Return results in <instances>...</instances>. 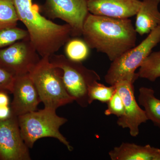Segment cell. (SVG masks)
Masks as SVG:
<instances>
[{"instance_id":"8992f818","label":"cell","mask_w":160,"mask_h":160,"mask_svg":"<svg viewBox=\"0 0 160 160\" xmlns=\"http://www.w3.org/2000/svg\"><path fill=\"white\" fill-rule=\"evenodd\" d=\"M160 42V26L151 31L137 46L127 50L114 61L105 75V82L114 86L119 81L128 80L135 82L139 76L135 71L139 68L152 49Z\"/></svg>"},{"instance_id":"9c48e42d","label":"cell","mask_w":160,"mask_h":160,"mask_svg":"<svg viewBox=\"0 0 160 160\" xmlns=\"http://www.w3.org/2000/svg\"><path fill=\"white\" fill-rule=\"evenodd\" d=\"M0 160H30L29 147L22 138L18 117L0 120Z\"/></svg>"},{"instance_id":"ffe728a7","label":"cell","mask_w":160,"mask_h":160,"mask_svg":"<svg viewBox=\"0 0 160 160\" xmlns=\"http://www.w3.org/2000/svg\"><path fill=\"white\" fill-rule=\"evenodd\" d=\"M27 30L16 27L0 30V49L29 38Z\"/></svg>"},{"instance_id":"ba28073f","label":"cell","mask_w":160,"mask_h":160,"mask_svg":"<svg viewBox=\"0 0 160 160\" xmlns=\"http://www.w3.org/2000/svg\"><path fill=\"white\" fill-rule=\"evenodd\" d=\"M29 38L0 49V66L15 75L29 73L41 58Z\"/></svg>"},{"instance_id":"277c9868","label":"cell","mask_w":160,"mask_h":160,"mask_svg":"<svg viewBox=\"0 0 160 160\" xmlns=\"http://www.w3.org/2000/svg\"><path fill=\"white\" fill-rule=\"evenodd\" d=\"M29 73L45 108L57 110L74 102L65 88L60 69L52 64L49 57L42 58Z\"/></svg>"},{"instance_id":"6da1fadb","label":"cell","mask_w":160,"mask_h":160,"mask_svg":"<svg viewBox=\"0 0 160 160\" xmlns=\"http://www.w3.org/2000/svg\"><path fill=\"white\" fill-rule=\"evenodd\" d=\"M137 33L129 18L89 13L83 25V39L90 49L104 53L111 62L136 46Z\"/></svg>"},{"instance_id":"52a82bcc","label":"cell","mask_w":160,"mask_h":160,"mask_svg":"<svg viewBox=\"0 0 160 160\" xmlns=\"http://www.w3.org/2000/svg\"><path fill=\"white\" fill-rule=\"evenodd\" d=\"M47 17L60 19L72 29V37L82 35L83 25L89 14L86 0H46L40 7Z\"/></svg>"},{"instance_id":"5b68a950","label":"cell","mask_w":160,"mask_h":160,"mask_svg":"<svg viewBox=\"0 0 160 160\" xmlns=\"http://www.w3.org/2000/svg\"><path fill=\"white\" fill-rule=\"evenodd\" d=\"M49 60L55 67L60 69L66 91L74 101L83 108L89 106V87L95 82L101 80L97 72L64 55L53 54L49 57Z\"/></svg>"},{"instance_id":"e0dca14e","label":"cell","mask_w":160,"mask_h":160,"mask_svg":"<svg viewBox=\"0 0 160 160\" xmlns=\"http://www.w3.org/2000/svg\"><path fill=\"white\" fill-rule=\"evenodd\" d=\"M89 49L84 39L77 38H70L65 45L66 56L74 62H82L86 60L89 55Z\"/></svg>"},{"instance_id":"30bf717a","label":"cell","mask_w":160,"mask_h":160,"mask_svg":"<svg viewBox=\"0 0 160 160\" xmlns=\"http://www.w3.org/2000/svg\"><path fill=\"white\" fill-rule=\"evenodd\" d=\"M133 83L128 80H122L114 86L125 106L124 114L118 118L117 123L123 129H129L130 135L136 137L139 133L140 125L146 123L148 119L145 111L140 107L136 100Z\"/></svg>"},{"instance_id":"d6986e66","label":"cell","mask_w":160,"mask_h":160,"mask_svg":"<svg viewBox=\"0 0 160 160\" xmlns=\"http://www.w3.org/2000/svg\"><path fill=\"white\" fill-rule=\"evenodd\" d=\"M116 91L115 86H107L99 82L98 81L95 82L89 87L88 92L89 105L95 100L107 103Z\"/></svg>"},{"instance_id":"44dd1931","label":"cell","mask_w":160,"mask_h":160,"mask_svg":"<svg viewBox=\"0 0 160 160\" xmlns=\"http://www.w3.org/2000/svg\"><path fill=\"white\" fill-rule=\"evenodd\" d=\"M107 103V108L104 112L106 115H114L119 118L124 115L125 112L124 103L117 90Z\"/></svg>"},{"instance_id":"3957f363","label":"cell","mask_w":160,"mask_h":160,"mask_svg":"<svg viewBox=\"0 0 160 160\" xmlns=\"http://www.w3.org/2000/svg\"><path fill=\"white\" fill-rule=\"evenodd\" d=\"M55 109L44 108L18 117L22 138L29 148H32L38 140L44 138L57 139L69 151L73 147L60 132L59 129L68 121L58 115Z\"/></svg>"},{"instance_id":"cb8c5ba5","label":"cell","mask_w":160,"mask_h":160,"mask_svg":"<svg viewBox=\"0 0 160 160\" xmlns=\"http://www.w3.org/2000/svg\"><path fill=\"white\" fill-rule=\"evenodd\" d=\"M8 93L0 91V106H8L9 104V98Z\"/></svg>"},{"instance_id":"8fae6325","label":"cell","mask_w":160,"mask_h":160,"mask_svg":"<svg viewBox=\"0 0 160 160\" xmlns=\"http://www.w3.org/2000/svg\"><path fill=\"white\" fill-rule=\"evenodd\" d=\"M11 104L12 114L17 117L37 110L41 102L38 93L29 73L15 76Z\"/></svg>"},{"instance_id":"4fadbf2b","label":"cell","mask_w":160,"mask_h":160,"mask_svg":"<svg viewBox=\"0 0 160 160\" xmlns=\"http://www.w3.org/2000/svg\"><path fill=\"white\" fill-rule=\"evenodd\" d=\"M112 160H160V149L149 145L123 142L109 152Z\"/></svg>"},{"instance_id":"7a4b0ae2","label":"cell","mask_w":160,"mask_h":160,"mask_svg":"<svg viewBox=\"0 0 160 160\" xmlns=\"http://www.w3.org/2000/svg\"><path fill=\"white\" fill-rule=\"evenodd\" d=\"M18 18L26 26L29 39L42 58L55 54L72 37L68 24L58 25L41 13L33 0H12Z\"/></svg>"},{"instance_id":"7402d4cb","label":"cell","mask_w":160,"mask_h":160,"mask_svg":"<svg viewBox=\"0 0 160 160\" xmlns=\"http://www.w3.org/2000/svg\"><path fill=\"white\" fill-rule=\"evenodd\" d=\"M15 75L0 66V91L12 93Z\"/></svg>"},{"instance_id":"5bb4252c","label":"cell","mask_w":160,"mask_h":160,"mask_svg":"<svg viewBox=\"0 0 160 160\" xmlns=\"http://www.w3.org/2000/svg\"><path fill=\"white\" fill-rule=\"evenodd\" d=\"M160 0H142L136 14L135 29L141 36L149 34L160 26Z\"/></svg>"},{"instance_id":"ac0fdd59","label":"cell","mask_w":160,"mask_h":160,"mask_svg":"<svg viewBox=\"0 0 160 160\" xmlns=\"http://www.w3.org/2000/svg\"><path fill=\"white\" fill-rule=\"evenodd\" d=\"M18 21L12 0H0V30L16 27Z\"/></svg>"},{"instance_id":"7c38bea8","label":"cell","mask_w":160,"mask_h":160,"mask_svg":"<svg viewBox=\"0 0 160 160\" xmlns=\"http://www.w3.org/2000/svg\"><path fill=\"white\" fill-rule=\"evenodd\" d=\"M89 13L118 18L135 16L141 6L140 0H86Z\"/></svg>"},{"instance_id":"9a60e30c","label":"cell","mask_w":160,"mask_h":160,"mask_svg":"<svg viewBox=\"0 0 160 160\" xmlns=\"http://www.w3.org/2000/svg\"><path fill=\"white\" fill-rule=\"evenodd\" d=\"M138 102L144 107L148 120L160 128V100L156 97L154 90L148 87H141L139 90Z\"/></svg>"},{"instance_id":"2e32d148","label":"cell","mask_w":160,"mask_h":160,"mask_svg":"<svg viewBox=\"0 0 160 160\" xmlns=\"http://www.w3.org/2000/svg\"><path fill=\"white\" fill-rule=\"evenodd\" d=\"M139 78L154 82L160 78V50L151 52L146 58L137 72Z\"/></svg>"},{"instance_id":"603a6c76","label":"cell","mask_w":160,"mask_h":160,"mask_svg":"<svg viewBox=\"0 0 160 160\" xmlns=\"http://www.w3.org/2000/svg\"><path fill=\"white\" fill-rule=\"evenodd\" d=\"M12 115L11 107L9 106H0V120L7 119Z\"/></svg>"}]
</instances>
